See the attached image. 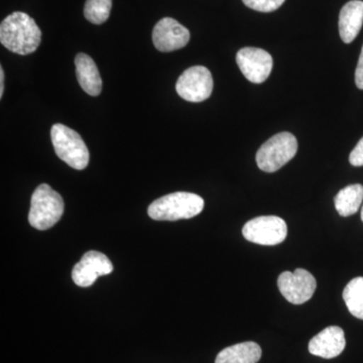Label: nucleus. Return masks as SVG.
Instances as JSON below:
<instances>
[{"label":"nucleus","instance_id":"f257e3e1","mask_svg":"<svg viewBox=\"0 0 363 363\" xmlns=\"http://www.w3.org/2000/svg\"><path fill=\"white\" fill-rule=\"evenodd\" d=\"M42 32L28 14L16 11L9 14L0 25V42L9 51L26 56L37 51Z\"/></svg>","mask_w":363,"mask_h":363},{"label":"nucleus","instance_id":"f03ea898","mask_svg":"<svg viewBox=\"0 0 363 363\" xmlns=\"http://www.w3.org/2000/svg\"><path fill=\"white\" fill-rule=\"evenodd\" d=\"M204 200L194 193L176 192L162 196L150 205L147 213L157 221L190 219L201 213Z\"/></svg>","mask_w":363,"mask_h":363},{"label":"nucleus","instance_id":"7ed1b4c3","mask_svg":"<svg viewBox=\"0 0 363 363\" xmlns=\"http://www.w3.org/2000/svg\"><path fill=\"white\" fill-rule=\"evenodd\" d=\"M64 213L63 198L47 184L35 189L30 200L28 221L38 230H47L61 219Z\"/></svg>","mask_w":363,"mask_h":363},{"label":"nucleus","instance_id":"20e7f679","mask_svg":"<svg viewBox=\"0 0 363 363\" xmlns=\"http://www.w3.org/2000/svg\"><path fill=\"white\" fill-rule=\"evenodd\" d=\"M51 140L57 156L71 168L84 169L89 162V150L77 131L56 123L51 130Z\"/></svg>","mask_w":363,"mask_h":363},{"label":"nucleus","instance_id":"39448f33","mask_svg":"<svg viewBox=\"0 0 363 363\" xmlns=\"http://www.w3.org/2000/svg\"><path fill=\"white\" fill-rule=\"evenodd\" d=\"M298 142L290 133H281L272 136L257 150L259 168L267 173H274L283 168L297 154Z\"/></svg>","mask_w":363,"mask_h":363},{"label":"nucleus","instance_id":"423d86ee","mask_svg":"<svg viewBox=\"0 0 363 363\" xmlns=\"http://www.w3.org/2000/svg\"><path fill=\"white\" fill-rule=\"evenodd\" d=\"M245 240L260 245H277L288 235L286 221L278 216H259L245 223L242 228Z\"/></svg>","mask_w":363,"mask_h":363},{"label":"nucleus","instance_id":"0eeeda50","mask_svg":"<svg viewBox=\"0 0 363 363\" xmlns=\"http://www.w3.org/2000/svg\"><path fill=\"white\" fill-rule=\"evenodd\" d=\"M176 90L179 96L189 102H202L213 91V78L206 67H191L179 77Z\"/></svg>","mask_w":363,"mask_h":363},{"label":"nucleus","instance_id":"6e6552de","mask_svg":"<svg viewBox=\"0 0 363 363\" xmlns=\"http://www.w3.org/2000/svg\"><path fill=\"white\" fill-rule=\"evenodd\" d=\"M278 286L288 302L302 305L313 297L317 283L311 272L297 269L294 272H281L278 279Z\"/></svg>","mask_w":363,"mask_h":363},{"label":"nucleus","instance_id":"1a4fd4ad","mask_svg":"<svg viewBox=\"0 0 363 363\" xmlns=\"http://www.w3.org/2000/svg\"><path fill=\"white\" fill-rule=\"evenodd\" d=\"M236 62L245 77L250 82L260 84L271 75L274 61L271 55L259 48H243L236 56Z\"/></svg>","mask_w":363,"mask_h":363},{"label":"nucleus","instance_id":"9d476101","mask_svg":"<svg viewBox=\"0 0 363 363\" xmlns=\"http://www.w3.org/2000/svg\"><path fill=\"white\" fill-rule=\"evenodd\" d=\"M113 271L111 260L104 253L90 250L83 255L72 271L74 283L82 288L92 286L98 277L106 276Z\"/></svg>","mask_w":363,"mask_h":363},{"label":"nucleus","instance_id":"9b49d317","mask_svg":"<svg viewBox=\"0 0 363 363\" xmlns=\"http://www.w3.org/2000/svg\"><path fill=\"white\" fill-rule=\"evenodd\" d=\"M190 32L172 18H164L157 21L152 30V42L160 52L177 51L187 45Z\"/></svg>","mask_w":363,"mask_h":363},{"label":"nucleus","instance_id":"f8f14e48","mask_svg":"<svg viewBox=\"0 0 363 363\" xmlns=\"http://www.w3.org/2000/svg\"><path fill=\"white\" fill-rule=\"evenodd\" d=\"M345 345V335L342 328L330 326L325 328L310 340L309 351L315 357L331 359L340 355Z\"/></svg>","mask_w":363,"mask_h":363},{"label":"nucleus","instance_id":"ddd939ff","mask_svg":"<svg viewBox=\"0 0 363 363\" xmlns=\"http://www.w3.org/2000/svg\"><path fill=\"white\" fill-rule=\"evenodd\" d=\"M363 25V1L351 0L339 14V33L345 44H350L357 37Z\"/></svg>","mask_w":363,"mask_h":363},{"label":"nucleus","instance_id":"4468645a","mask_svg":"<svg viewBox=\"0 0 363 363\" xmlns=\"http://www.w3.org/2000/svg\"><path fill=\"white\" fill-rule=\"evenodd\" d=\"M76 76L81 88L90 96L101 93L102 80L95 62L88 55L80 52L75 58Z\"/></svg>","mask_w":363,"mask_h":363},{"label":"nucleus","instance_id":"2eb2a0df","mask_svg":"<svg viewBox=\"0 0 363 363\" xmlns=\"http://www.w3.org/2000/svg\"><path fill=\"white\" fill-rule=\"evenodd\" d=\"M262 357L259 344L247 341L229 346L219 352L215 363H257Z\"/></svg>","mask_w":363,"mask_h":363},{"label":"nucleus","instance_id":"dca6fc26","mask_svg":"<svg viewBox=\"0 0 363 363\" xmlns=\"http://www.w3.org/2000/svg\"><path fill=\"white\" fill-rule=\"evenodd\" d=\"M363 201V186L354 184L339 191L334 204L340 216L348 217L357 213Z\"/></svg>","mask_w":363,"mask_h":363},{"label":"nucleus","instance_id":"f3484780","mask_svg":"<svg viewBox=\"0 0 363 363\" xmlns=\"http://www.w3.org/2000/svg\"><path fill=\"white\" fill-rule=\"evenodd\" d=\"M343 298L351 315L363 320V278L351 279L343 291Z\"/></svg>","mask_w":363,"mask_h":363},{"label":"nucleus","instance_id":"a211bd4d","mask_svg":"<svg viewBox=\"0 0 363 363\" xmlns=\"http://www.w3.org/2000/svg\"><path fill=\"white\" fill-rule=\"evenodd\" d=\"M112 0H87L84 7V16L90 23L101 25L111 16Z\"/></svg>","mask_w":363,"mask_h":363},{"label":"nucleus","instance_id":"6ab92c4d","mask_svg":"<svg viewBox=\"0 0 363 363\" xmlns=\"http://www.w3.org/2000/svg\"><path fill=\"white\" fill-rule=\"evenodd\" d=\"M243 4L253 11L272 13L283 6L285 0H242Z\"/></svg>","mask_w":363,"mask_h":363},{"label":"nucleus","instance_id":"aec40b11","mask_svg":"<svg viewBox=\"0 0 363 363\" xmlns=\"http://www.w3.org/2000/svg\"><path fill=\"white\" fill-rule=\"evenodd\" d=\"M350 162L354 167L363 166V138L358 142L357 147L350 152Z\"/></svg>","mask_w":363,"mask_h":363},{"label":"nucleus","instance_id":"412c9836","mask_svg":"<svg viewBox=\"0 0 363 363\" xmlns=\"http://www.w3.org/2000/svg\"><path fill=\"white\" fill-rule=\"evenodd\" d=\"M355 83H357V88L363 90V45L359 60H358L357 71H355Z\"/></svg>","mask_w":363,"mask_h":363},{"label":"nucleus","instance_id":"4be33fe9","mask_svg":"<svg viewBox=\"0 0 363 363\" xmlns=\"http://www.w3.org/2000/svg\"><path fill=\"white\" fill-rule=\"evenodd\" d=\"M4 91V69L0 68V98H2Z\"/></svg>","mask_w":363,"mask_h":363},{"label":"nucleus","instance_id":"5701e85b","mask_svg":"<svg viewBox=\"0 0 363 363\" xmlns=\"http://www.w3.org/2000/svg\"><path fill=\"white\" fill-rule=\"evenodd\" d=\"M362 220L363 222V206H362Z\"/></svg>","mask_w":363,"mask_h":363}]
</instances>
